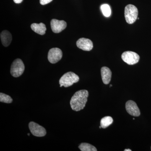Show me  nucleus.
<instances>
[{
  "label": "nucleus",
  "mask_w": 151,
  "mask_h": 151,
  "mask_svg": "<svg viewBox=\"0 0 151 151\" xmlns=\"http://www.w3.org/2000/svg\"><path fill=\"white\" fill-rule=\"evenodd\" d=\"M29 127L32 134L35 137H44L46 134L45 129L35 122H30L29 124Z\"/></svg>",
  "instance_id": "423d86ee"
},
{
  "label": "nucleus",
  "mask_w": 151,
  "mask_h": 151,
  "mask_svg": "<svg viewBox=\"0 0 151 151\" xmlns=\"http://www.w3.org/2000/svg\"><path fill=\"white\" fill-rule=\"evenodd\" d=\"M0 102L6 103H11L13 102V99L9 95L4 93H0Z\"/></svg>",
  "instance_id": "f3484780"
},
{
  "label": "nucleus",
  "mask_w": 151,
  "mask_h": 151,
  "mask_svg": "<svg viewBox=\"0 0 151 151\" xmlns=\"http://www.w3.org/2000/svg\"><path fill=\"white\" fill-rule=\"evenodd\" d=\"M122 58L123 61L131 65L137 63L140 59L139 55L134 52L130 51L124 52L122 54Z\"/></svg>",
  "instance_id": "39448f33"
},
{
  "label": "nucleus",
  "mask_w": 151,
  "mask_h": 151,
  "mask_svg": "<svg viewBox=\"0 0 151 151\" xmlns=\"http://www.w3.org/2000/svg\"><path fill=\"white\" fill-rule=\"evenodd\" d=\"M113 118L110 116H106L101 119L100 121V126L103 129H105L109 127L113 123Z\"/></svg>",
  "instance_id": "4468645a"
},
{
  "label": "nucleus",
  "mask_w": 151,
  "mask_h": 151,
  "mask_svg": "<svg viewBox=\"0 0 151 151\" xmlns=\"http://www.w3.org/2000/svg\"><path fill=\"white\" fill-rule=\"evenodd\" d=\"M52 0H40V4L42 5L47 4L51 2L52 1Z\"/></svg>",
  "instance_id": "a211bd4d"
},
{
  "label": "nucleus",
  "mask_w": 151,
  "mask_h": 151,
  "mask_svg": "<svg viewBox=\"0 0 151 151\" xmlns=\"http://www.w3.org/2000/svg\"><path fill=\"white\" fill-rule=\"evenodd\" d=\"M63 52L60 49L53 48L50 50L48 53V60L51 63H55L62 58Z\"/></svg>",
  "instance_id": "0eeeda50"
},
{
  "label": "nucleus",
  "mask_w": 151,
  "mask_h": 151,
  "mask_svg": "<svg viewBox=\"0 0 151 151\" xmlns=\"http://www.w3.org/2000/svg\"><path fill=\"white\" fill-rule=\"evenodd\" d=\"M124 151H132V150L130 149H126L124 150Z\"/></svg>",
  "instance_id": "aec40b11"
},
{
  "label": "nucleus",
  "mask_w": 151,
  "mask_h": 151,
  "mask_svg": "<svg viewBox=\"0 0 151 151\" xmlns=\"http://www.w3.org/2000/svg\"><path fill=\"white\" fill-rule=\"evenodd\" d=\"M89 92L87 90H79L73 94L70 100V105L72 110L79 111L83 110L87 101Z\"/></svg>",
  "instance_id": "f257e3e1"
},
{
  "label": "nucleus",
  "mask_w": 151,
  "mask_h": 151,
  "mask_svg": "<svg viewBox=\"0 0 151 151\" xmlns=\"http://www.w3.org/2000/svg\"><path fill=\"white\" fill-rule=\"evenodd\" d=\"M32 29L35 32L40 35H44L45 33L46 27L45 24L42 23L40 24L33 23L31 25Z\"/></svg>",
  "instance_id": "ddd939ff"
},
{
  "label": "nucleus",
  "mask_w": 151,
  "mask_h": 151,
  "mask_svg": "<svg viewBox=\"0 0 151 151\" xmlns=\"http://www.w3.org/2000/svg\"><path fill=\"white\" fill-rule=\"evenodd\" d=\"M100 9L103 14L105 17H109L111 15V9L110 6L107 4H104L100 6Z\"/></svg>",
  "instance_id": "dca6fc26"
},
{
  "label": "nucleus",
  "mask_w": 151,
  "mask_h": 151,
  "mask_svg": "<svg viewBox=\"0 0 151 151\" xmlns=\"http://www.w3.org/2000/svg\"><path fill=\"white\" fill-rule=\"evenodd\" d=\"M79 80L78 75L72 72H68L65 73L59 80L60 87H65L72 86L74 83H77Z\"/></svg>",
  "instance_id": "f03ea898"
},
{
  "label": "nucleus",
  "mask_w": 151,
  "mask_h": 151,
  "mask_svg": "<svg viewBox=\"0 0 151 151\" xmlns=\"http://www.w3.org/2000/svg\"><path fill=\"white\" fill-rule=\"evenodd\" d=\"M112 86V84H111V85H110V87H111V86Z\"/></svg>",
  "instance_id": "4be33fe9"
},
{
  "label": "nucleus",
  "mask_w": 151,
  "mask_h": 151,
  "mask_svg": "<svg viewBox=\"0 0 151 151\" xmlns=\"http://www.w3.org/2000/svg\"><path fill=\"white\" fill-rule=\"evenodd\" d=\"M23 1V0H14V1L16 4H20V3H22Z\"/></svg>",
  "instance_id": "6ab92c4d"
},
{
  "label": "nucleus",
  "mask_w": 151,
  "mask_h": 151,
  "mask_svg": "<svg viewBox=\"0 0 151 151\" xmlns=\"http://www.w3.org/2000/svg\"><path fill=\"white\" fill-rule=\"evenodd\" d=\"M138 14V9L135 6L129 4L126 6L124 15L125 19L128 24H132L135 22L137 19Z\"/></svg>",
  "instance_id": "7ed1b4c3"
},
{
  "label": "nucleus",
  "mask_w": 151,
  "mask_h": 151,
  "mask_svg": "<svg viewBox=\"0 0 151 151\" xmlns=\"http://www.w3.org/2000/svg\"><path fill=\"white\" fill-rule=\"evenodd\" d=\"M50 25L52 32L55 33H58L65 29L67 26V24L63 20L52 19L50 22Z\"/></svg>",
  "instance_id": "6e6552de"
},
{
  "label": "nucleus",
  "mask_w": 151,
  "mask_h": 151,
  "mask_svg": "<svg viewBox=\"0 0 151 151\" xmlns=\"http://www.w3.org/2000/svg\"><path fill=\"white\" fill-rule=\"evenodd\" d=\"M27 135H28V136H29V135H30V134H29H29H27Z\"/></svg>",
  "instance_id": "412c9836"
},
{
  "label": "nucleus",
  "mask_w": 151,
  "mask_h": 151,
  "mask_svg": "<svg viewBox=\"0 0 151 151\" xmlns=\"http://www.w3.org/2000/svg\"><path fill=\"white\" fill-rule=\"evenodd\" d=\"M81 151H97V150L94 146L86 143H82L78 146Z\"/></svg>",
  "instance_id": "2eb2a0df"
},
{
  "label": "nucleus",
  "mask_w": 151,
  "mask_h": 151,
  "mask_svg": "<svg viewBox=\"0 0 151 151\" xmlns=\"http://www.w3.org/2000/svg\"><path fill=\"white\" fill-rule=\"evenodd\" d=\"M101 76L104 84H108L111 81L112 72L110 68L103 67L101 69Z\"/></svg>",
  "instance_id": "9b49d317"
},
{
  "label": "nucleus",
  "mask_w": 151,
  "mask_h": 151,
  "mask_svg": "<svg viewBox=\"0 0 151 151\" xmlns=\"http://www.w3.org/2000/svg\"><path fill=\"white\" fill-rule=\"evenodd\" d=\"M76 45L84 51H90L93 48V42L89 39L81 38L76 42Z\"/></svg>",
  "instance_id": "9d476101"
},
{
  "label": "nucleus",
  "mask_w": 151,
  "mask_h": 151,
  "mask_svg": "<svg viewBox=\"0 0 151 151\" xmlns=\"http://www.w3.org/2000/svg\"><path fill=\"white\" fill-rule=\"evenodd\" d=\"M126 110L131 116L138 117L140 115V111L137 104L132 100H129L126 104Z\"/></svg>",
  "instance_id": "1a4fd4ad"
},
{
  "label": "nucleus",
  "mask_w": 151,
  "mask_h": 151,
  "mask_svg": "<svg viewBox=\"0 0 151 151\" xmlns=\"http://www.w3.org/2000/svg\"><path fill=\"white\" fill-rule=\"evenodd\" d=\"M1 39L3 45L8 46L12 42V35L7 30L3 31L1 34Z\"/></svg>",
  "instance_id": "f8f14e48"
},
{
  "label": "nucleus",
  "mask_w": 151,
  "mask_h": 151,
  "mask_svg": "<svg viewBox=\"0 0 151 151\" xmlns=\"http://www.w3.org/2000/svg\"><path fill=\"white\" fill-rule=\"evenodd\" d=\"M25 66L22 60L17 58L14 60L11 67V73L13 76L18 77L24 72Z\"/></svg>",
  "instance_id": "20e7f679"
}]
</instances>
